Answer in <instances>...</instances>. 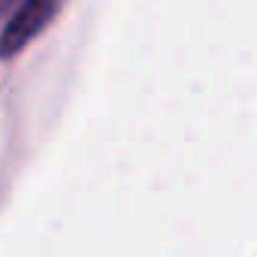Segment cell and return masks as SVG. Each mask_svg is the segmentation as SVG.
I'll list each match as a JSON object with an SVG mask.
<instances>
[{
  "label": "cell",
  "instance_id": "6da1fadb",
  "mask_svg": "<svg viewBox=\"0 0 257 257\" xmlns=\"http://www.w3.org/2000/svg\"><path fill=\"white\" fill-rule=\"evenodd\" d=\"M61 0H19L0 31V58L19 55L55 16Z\"/></svg>",
  "mask_w": 257,
  "mask_h": 257
},
{
  "label": "cell",
  "instance_id": "7a4b0ae2",
  "mask_svg": "<svg viewBox=\"0 0 257 257\" xmlns=\"http://www.w3.org/2000/svg\"><path fill=\"white\" fill-rule=\"evenodd\" d=\"M13 4H16V0H0V19H4V16H10Z\"/></svg>",
  "mask_w": 257,
  "mask_h": 257
}]
</instances>
